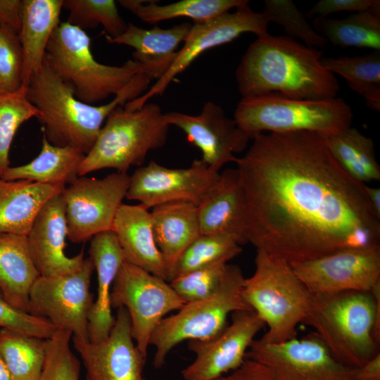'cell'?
Instances as JSON below:
<instances>
[{
	"label": "cell",
	"instance_id": "obj_1",
	"mask_svg": "<svg viewBox=\"0 0 380 380\" xmlns=\"http://www.w3.org/2000/svg\"><path fill=\"white\" fill-rule=\"evenodd\" d=\"M252 139L234 163L256 249L293 264L380 246V217L367 185L340 166L325 136L258 133Z\"/></svg>",
	"mask_w": 380,
	"mask_h": 380
},
{
	"label": "cell",
	"instance_id": "obj_2",
	"mask_svg": "<svg viewBox=\"0 0 380 380\" xmlns=\"http://www.w3.org/2000/svg\"><path fill=\"white\" fill-rule=\"evenodd\" d=\"M322 51L287 35L258 37L235 72L241 98L272 93L304 99L336 97L340 85L322 64Z\"/></svg>",
	"mask_w": 380,
	"mask_h": 380
},
{
	"label": "cell",
	"instance_id": "obj_3",
	"mask_svg": "<svg viewBox=\"0 0 380 380\" xmlns=\"http://www.w3.org/2000/svg\"><path fill=\"white\" fill-rule=\"evenodd\" d=\"M151 78L137 75L110 102L96 106L77 99L72 87L49 67L45 61L25 87L29 101L39 110L42 132L53 145L68 146L87 154L102 124L118 106H123L148 89Z\"/></svg>",
	"mask_w": 380,
	"mask_h": 380
},
{
	"label": "cell",
	"instance_id": "obj_4",
	"mask_svg": "<svg viewBox=\"0 0 380 380\" xmlns=\"http://www.w3.org/2000/svg\"><path fill=\"white\" fill-rule=\"evenodd\" d=\"M305 323L342 365L362 367L378 353L380 283L371 291L313 294Z\"/></svg>",
	"mask_w": 380,
	"mask_h": 380
},
{
	"label": "cell",
	"instance_id": "obj_5",
	"mask_svg": "<svg viewBox=\"0 0 380 380\" xmlns=\"http://www.w3.org/2000/svg\"><path fill=\"white\" fill-rule=\"evenodd\" d=\"M255 263L253 274L245 279L242 295L267 327L258 341L279 343L296 338L313 294L284 260L257 249Z\"/></svg>",
	"mask_w": 380,
	"mask_h": 380
},
{
	"label": "cell",
	"instance_id": "obj_6",
	"mask_svg": "<svg viewBox=\"0 0 380 380\" xmlns=\"http://www.w3.org/2000/svg\"><path fill=\"white\" fill-rule=\"evenodd\" d=\"M44 61L72 87L77 99L91 105L117 95L137 75L144 73L142 66L133 59L120 66L98 62L91 53L88 34L66 22L53 32Z\"/></svg>",
	"mask_w": 380,
	"mask_h": 380
},
{
	"label": "cell",
	"instance_id": "obj_7",
	"mask_svg": "<svg viewBox=\"0 0 380 380\" xmlns=\"http://www.w3.org/2000/svg\"><path fill=\"white\" fill-rule=\"evenodd\" d=\"M238 126L256 134L312 132L329 137L350 127L353 113L341 98L304 99L272 93L241 98L234 111Z\"/></svg>",
	"mask_w": 380,
	"mask_h": 380
},
{
	"label": "cell",
	"instance_id": "obj_8",
	"mask_svg": "<svg viewBox=\"0 0 380 380\" xmlns=\"http://www.w3.org/2000/svg\"><path fill=\"white\" fill-rule=\"evenodd\" d=\"M169 127L156 103H146L134 110L118 106L85 155L79 177L106 168L127 173L132 166H141L148 152L165 145Z\"/></svg>",
	"mask_w": 380,
	"mask_h": 380
},
{
	"label": "cell",
	"instance_id": "obj_9",
	"mask_svg": "<svg viewBox=\"0 0 380 380\" xmlns=\"http://www.w3.org/2000/svg\"><path fill=\"white\" fill-rule=\"evenodd\" d=\"M245 279L239 266L227 263L214 293L188 302L176 314L164 317L149 342L156 348L155 368H161L170 351L183 341L211 339L225 328L229 314L252 310L242 295Z\"/></svg>",
	"mask_w": 380,
	"mask_h": 380
},
{
	"label": "cell",
	"instance_id": "obj_10",
	"mask_svg": "<svg viewBox=\"0 0 380 380\" xmlns=\"http://www.w3.org/2000/svg\"><path fill=\"white\" fill-rule=\"evenodd\" d=\"M186 303L169 282L126 261L114 279L110 293L112 308L127 310L132 338L146 357L156 327L167 314L179 310Z\"/></svg>",
	"mask_w": 380,
	"mask_h": 380
},
{
	"label": "cell",
	"instance_id": "obj_11",
	"mask_svg": "<svg viewBox=\"0 0 380 380\" xmlns=\"http://www.w3.org/2000/svg\"><path fill=\"white\" fill-rule=\"evenodd\" d=\"M246 358L260 364L270 380H354L355 369L337 361L315 334L279 343L254 339Z\"/></svg>",
	"mask_w": 380,
	"mask_h": 380
},
{
	"label": "cell",
	"instance_id": "obj_12",
	"mask_svg": "<svg viewBox=\"0 0 380 380\" xmlns=\"http://www.w3.org/2000/svg\"><path fill=\"white\" fill-rule=\"evenodd\" d=\"M130 176L113 172L106 177H78L63 190L68 238L73 243L90 240L111 230L115 215L126 196Z\"/></svg>",
	"mask_w": 380,
	"mask_h": 380
},
{
	"label": "cell",
	"instance_id": "obj_13",
	"mask_svg": "<svg viewBox=\"0 0 380 380\" xmlns=\"http://www.w3.org/2000/svg\"><path fill=\"white\" fill-rule=\"evenodd\" d=\"M269 21L261 12L253 11L249 4L227 12L212 19L195 22L184 42L182 49L167 72L148 90L138 98L127 102L124 108L134 110L143 106L153 96L161 95L170 82L203 53L229 43L243 33L260 37L267 34Z\"/></svg>",
	"mask_w": 380,
	"mask_h": 380
},
{
	"label": "cell",
	"instance_id": "obj_14",
	"mask_svg": "<svg viewBox=\"0 0 380 380\" xmlns=\"http://www.w3.org/2000/svg\"><path fill=\"white\" fill-rule=\"evenodd\" d=\"M94 270L87 258L72 274L40 276L30 290L28 312L46 319L57 329L70 331L72 336L89 341L87 317L94 301L90 291Z\"/></svg>",
	"mask_w": 380,
	"mask_h": 380
},
{
	"label": "cell",
	"instance_id": "obj_15",
	"mask_svg": "<svg viewBox=\"0 0 380 380\" xmlns=\"http://www.w3.org/2000/svg\"><path fill=\"white\" fill-rule=\"evenodd\" d=\"M290 265L312 294L371 291L380 283V246L344 248Z\"/></svg>",
	"mask_w": 380,
	"mask_h": 380
},
{
	"label": "cell",
	"instance_id": "obj_16",
	"mask_svg": "<svg viewBox=\"0 0 380 380\" xmlns=\"http://www.w3.org/2000/svg\"><path fill=\"white\" fill-rule=\"evenodd\" d=\"M220 172L203 160H194L186 168H169L151 160L132 175L125 198L140 202L148 209L175 201L197 205L216 183Z\"/></svg>",
	"mask_w": 380,
	"mask_h": 380
},
{
	"label": "cell",
	"instance_id": "obj_17",
	"mask_svg": "<svg viewBox=\"0 0 380 380\" xmlns=\"http://www.w3.org/2000/svg\"><path fill=\"white\" fill-rule=\"evenodd\" d=\"M265 323L253 310L232 313V322L214 338L190 341L194 360L182 371L184 380H215L238 368Z\"/></svg>",
	"mask_w": 380,
	"mask_h": 380
},
{
	"label": "cell",
	"instance_id": "obj_18",
	"mask_svg": "<svg viewBox=\"0 0 380 380\" xmlns=\"http://www.w3.org/2000/svg\"><path fill=\"white\" fill-rule=\"evenodd\" d=\"M164 116L170 126L181 129L189 141L201 150V160L218 172L225 164L235 162L234 153L243 151L253 139L213 101L205 103L196 115L174 111Z\"/></svg>",
	"mask_w": 380,
	"mask_h": 380
},
{
	"label": "cell",
	"instance_id": "obj_19",
	"mask_svg": "<svg viewBox=\"0 0 380 380\" xmlns=\"http://www.w3.org/2000/svg\"><path fill=\"white\" fill-rule=\"evenodd\" d=\"M108 336L93 343L72 336L73 346L86 369L87 380H145L146 357L137 348L132 336L127 310L118 309Z\"/></svg>",
	"mask_w": 380,
	"mask_h": 380
},
{
	"label": "cell",
	"instance_id": "obj_20",
	"mask_svg": "<svg viewBox=\"0 0 380 380\" xmlns=\"http://www.w3.org/2000/svg\"><path fill=\"white\" fill-rule=\"evenodd\" d=\"M61 193L42 206L26 235L31 258L43 277L72 274L84 260L83 250L73 257L65 253L68 225Z\"/></svg>",
	"mask_w": 380,
	"mask_h": 380
},
{
	"label": "cell",
	"instance_id": "obj_21",
	"mask_svg": "<svg viewBox=\"0 0 380 380\" xmlns=\"http://www.w3.org/2000/svg\"><path fill=\"white\" fill-rule=\"evenodd\" d=\"M197 207L201 234H228L240 246L249 243L245 196L236 168L220 172Z\"/></svg>",
	"mask_w": 380,
	"mask_h": 380
},
{
	"label": "cell",
	"instance_id": "obj_22",
	"mask_svg": "<svg viewBox=\"0 0 380 380\" xmlns=\"http://www.w3.org/2000/svg\"><path fill=\"white\" fill-rule=\"evenodd\" d=\"M89 258L97 274V296L89 312L88 336L93 343L105 340L115 324L110 293L114 279L125 261L118 238L111 230L94 235L91 239Z\"/></svg>",
	"mask_w": 380,
	"mask_h": 380
},
{
	"label": "cell",
	"instance_id": "obj_23",
	"mask_svg": "<svg viewBox=\"0 0 380 380\" xmlns=\"http://www.w3.org/2000/svg\"><path fill=\"white\" fill-rule=\"evenodd\" d=\"M112 230L126 262L168 281L166 264L155 241L149 209L140 203H122L115 215Z\"/></svg>",
	"mask_w": 380,
	"mask_h": 380
},
{
	"label": "cell",
	"instance_id": "obj_24",
	"mask_svg": "<svg viewBox=\"0 0 380 380\" xmlns=\"http://www.w3.org/2000/svg\"><path fill=\"white\" fill-rule=\"evenodd\" d=\"M191 25L183 23L168 29L155 25L146 30L128 23L124 33L115 38L106 37V40L134 48L133 60L142 66L144 74L158 80L174 63L178 46L186 40Z\"/></svg>",
	"mask_w": 380,
	"mask_h": 380
},
{
	"label": "cell",
	"instance_id": "obj_25",
	"mask_svg": "<svg viewBox=\"0 0 380 380\" xmlns=\"http://www.w3.org/2000/svg\"><path fill=\"white\" fill-rule=\"evenodd\" d=\"M150 211L155 241L166 264L169 281L182 253L201 234L198 207L189 201H175Z\"/></svg>",
	"mask_w": 380,
	"mask_h": 380
},
{
	"label": "cell",
	"instance_id": "obj_26",
	"mask_svg": "<svg viewBox=\"0 0 380 380\" xmlns=\"http://www.w3.org/2000/svg\"><path fill=\"white\" fill-rule=\"evenodd\" d=\"M63 0H23L19 33L23 51V86L42 66L50 37L60 23Z\"/></svg>",
	"mask_w": 380,
	"mask_h": 380
},
{
	"label": "cell",
	"instance_id": "obj_27",
	"mask_svg": "<svg viewBox=\"0 0 380 380\" xmlns=\"http://www.w3.org/2000/svg\"><path fill=\"white\" fill-rule=\"evenodd\" d=\"M65 188L0 177V234L26 236L42 206Z\"/></svg>",
	"mask_w": 380,
	"mask_h": 380
},
{
	"label": "cell",
	"instance_id": "obj_28",
	"mask_svg": "<svg viewBox=\"0 0 380 380\" xmlns=\"http://www.w3.org/2000/svg\"><path fill=\"white\" fill-rule=\"evenodd\" d=\"M39 277L26 236L1 234L0 291L4 298L13 306L28 312L30 290Z\"/></svg>",
	"mask_w": 380,
	"mask_h": 380
},
{
	"label": "cell",
	"instance_id": "obj_29",
	"mask_svg": "<svg viewBox=\"0 0 380 380\" xmlns=\"http://www.w3.org/2000/svg\"><path fill=\"white\" fill-rule=\"evenodd\" d=\"M85 157L81 151L68 146L51 144L42 134L39 155L30 163L9 167L1 179L27 180L65 188L79 177L80 167Z\"/></svg>",
	"mask_w": 380,
	"mask_h": 380
},
{
	"label": "cell",
	"instance_id": "obj_30",
	"mask_svg": "<svg viewBox=\"0 0 380 380\" xmlns=\"http://www.w3.org/2000/svg\"><path fill=\"white\" fill-rule=\"evenodd\" d=\"M119 4L144 22L157 24L179 17L195 22L208 20L249 4L247 0H182L167 5L158 1L120 0Z\"/></svg>",
	"mask_w": 380,
	"mask_h": 380
},
{
	"label": "cell",
	"instance_id": "obj_31",
	"mask_svg": "<svg viewBox=\"0 0 380 380\" xmlns=\"http://www.w3.org/2000/svg\"><path fill=\"white\" fill-rule=\"evenodd\" d=\"M312 27L334 45L380 51V8L353 13L343 19L314 18Z\"/></svg>",
	"mask_w": 380,
	"mask_h": 380
},
{
	"label": "cell",
	"instance_id": "obj_32",
	"mask_svg": "<svg viewBox=\"0 0 380 380\" xmlns=\"http://www.w3.org/2000/svg\"><path fill=\"white\" fill-rule=\"evenodd\" d=\"M326 138L331 155L353 178L364 184L380 179V166L372 138L351 127Z\"/></svg>",
	"mask_w": 380,
	"mask_h": 380
},
{
	"label": "cell",
	"instance_id": "obj_33",
	"mask_svg": "<svg viewBox=\"0 0 380 380\" xmlns=\"http://www.w3.org/2000/svg\"><path fill=\"white\" fill-rule=\"evenodd\" d=\"M331 73L343 77L354 91L360 94L372 110H380V51L360 56L322 58Z\"/></svg>",
	"mask_w": 380,
	"mask_h": 380
},
{
	"label": "cell",
	"instance_id": "obj_34",
	"mask_svg": "<svg viewBox=\"0 0 380 380\" xmlns=\"http://www.w3.org/2000/svg\"><path fill=\"white\" fill-rule=\"evenodd\" d=\"M46 339L13 330H0V355L13 380H39L46 356Z\"/></svg>",
	"mask_w": 380,
	"mask_h": 380
},
{
	"label": "cell",
	"instance_id": "obj_35",
	"mask_svg": "<svg viewBox=\"0 0 380 380\" xmlns=\"http://www.w3.org/2000/svg\"><path fill=\"white\" fill-rule=\"evenodd\" d=\"M242 249L238 240L228 234H201L182 253L176 262L169 281L194 270L220 261H229Z\"/></svg>",
	"mask_w": 380,
	"mask_h": 380
},
{
	"label": "cell",
	"instance_id": "obj_36",
	"mask_svg": "<svg viewBox=\"0 0 380 380\" xmlns=\"http://www.w3.org/2000/svg\"><path fill=\"white\" fill-rule=\"evenodd\" d=\"M69 15L66 23L82 30L101 25L107 37L115 38L127 28L113 0H63Z\"/></svg>",
	"mask_w": 380,
	"mask_h": 380
},
{
	"label": "cell",
	"instance_id": "obj_37",
	"mask_svg": "<svg viewBox=\"0 0 380 380\" xmlns=\"http://www.w3.org/2000/svg\"><path fill=\"white\" fill-rule=\"evenodd\" d=\"M39 115V110L27 99L25 87L13 94H0V177L10 167L9 151L17 130Z\"/></svg>",
	"mask_w": 380,
	"mask_h": 380
},
{
	"label": "cell",
	"instance_id": "obj_38",
	"mask_svg": "<svg viewBox=\"0 0 380 380\" xmlns=\"http://www.w3.org/2000/svg\"><path fill=\"white\" fill-rule=\"evenodd\" d=\"M262 13L269 23L281 25L287 36L299 39L308 46L317 49L328 42L308 23L291 0H265Z\"/></svg>",
	"mask_w": 380,
	"mask_h": 380
},
{
	"label": "cell",
	"instance_id": "obj_39",
	"mask_svg": "<svg viewBox=\"0 0 380 380\" xmlns=\"http://www.w3.org/2000/svg\"><path fill=\"white\" fill-rule=\"evenodd\" d=\"M72 333L57 329L46 339V356L39 380H79L80 362L70 348Z\"/></svg>",
	"mask_w": 380,
	"mask_h": 380
},
{
	"label": "cell",
	"instance_id": "obj_40",
	"mask_svg": "<svg viewBox=\"0 0 380 380\" xmlns=\"http://www.w3.org/2000/svg\"><path fill=\"white\" fill-rule=\"evenodd\" d=\"M228 262L224 260L212 263L177 277L169 283L186 303L208 298L217 289Z\"/></svg>",
	"mask_w": 380,
	"mask_h": 380
},
{
	"label": "cell",
	"instance_id": "obj_41",
	"mask_svg": "<svg viewBox=\"0 0 380 380\" xmlns=\"http://www.w3.org/2000/svg\"><path fill=\"white\" fill-rule=\"evenodd\" d=\"M23 64L19 34L0 24V94H13L23 87Z\"/></svg>",
	"mask_w": 380,
	"mask_h": 380
},
{
	"label": "cell",
	"instance_id": "obj_42",
	"mask_svg": "<svg viewBox=\"0 0 380 380\" xmlns=\"http://www.w3.org/2000/svg\"><path fill=\"white\" fill-rule=\"evenodd\" d=\"M0 327L43 339L57 328L45 318L32 315L11 305L0 291Z\"/></svg>",
	"mask_w": 380,
	"mask_h": 380
},
{
	"label": "cell",
	"instance_id": "obj_43",
	"mask_svg": "<svg viewBox=\"0 0 380 380\" xmlns=\"http://www.w3.org/2000/svg\"><path fill=\"white\" fill-rule=\"evenodd\" d=\"M380 8L379 0H320L306 15L311 18L327 17L341 11L362 12Z\"/></svg>",
	"mask_w": 380,
	"mask_h": 380
},
{
	"label": "cell",
	"instance_id": "obj_44",
	"mask_svg": "<svg viewBox=\"0 0 380 380\" xmlns=\"http://www.w3.org/2000/svg\"><path fill=\"white\" fill-rule=\"evenodd\" d=\"M215 380H270L265 369L258 362L246 358L243 362L228 374Z\"/></svg>",
	"mask_w": 380,
	"mask_h": 380
},
{
	"label": "cell",
	"instance_id": "obj_45",
	"mask_svg": "<svg viewBox=\"0 0 380 380\" xmlns=\"http://www.w3.org/2000/svg\"><path fill=\"white\" fill-rule=\"evenodd\" d=\"M23 0H0V24L19 34Z\"/></svg>",
	"mask_w": 380,
	"mask_h": 380
},
{
	"label": "cell",
	"instance_id": "obj_46",
	"mask_svg": "<svg viewBox=\"0 0 380 380\" xmlns=\"http://www.w3.org/2000/svg\"><path fill=\"white\" fill-rule=\"evenodd\" d=\"M354 380H380V353L355 369Z\"/></svg>",
	"mask_w": 380,
	"mask_h": 380
},
{
	"label": "cell",
	"instance_id": "obj_47",
	"mask_svg": "<svg viewBox=\"0 0 380 380\" xmlns=\"http://www.w3.org/2000/svg\"><path fill=\"white\" fill-rule=\"evenodd\" d=\"M366 191L374 212L380 217V189L366 186Z\"/></svg>",
	"mask_w": 380,
	"mask_h": 380
},
{
	"label": "cell",
	"instance_id": "obj_48",
	"mask_svg": "<svg viewBox=\"0 0 380 380\" xmlns=\"http://www.w3.org/2000/svg\"><path fill=\"white\" fill-rule=\"evenodd\" d=\"M0 380H13L11 373L1 355H0Z\"/></svg>",
	"mask_w": 380,
	"mask_h": 380
}]
</instances>
